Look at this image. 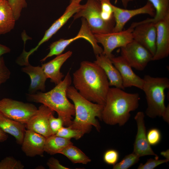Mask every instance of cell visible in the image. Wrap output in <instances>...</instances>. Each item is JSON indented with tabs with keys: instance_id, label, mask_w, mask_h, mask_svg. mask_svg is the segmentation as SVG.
Returning <instances> with one entry per match:
<instances>
[{
	"instance_id": "cell-1",
	"label": "cell",
	"mask_w": 169,
	"mask_h": 169,
	"mask_svg": "<svg viewBox=\"0 0 169 169\" xmlns=\"http://www.w3.org/2000/svg\"><path fill=\"white\" fill-rule=\"evenodd\" d=\"M73 83L74 88L84 98L104 106L110 86L104 71L95 63L82 61L73 74Z\"/></svg>"
},
{
	"instance_id": "cell-2",
	"label": "cell",
	"mask_w": 169,
	"mask_h": 169,
	"mask_svg": "<svg viewBox=\"0 0 169 169\" xmlns=\"http://www.w3.org/2000/svg\"><path fill=\"white\" fill-rule=\"evenodd\" d=\"M138 93H130L115 87L110 88L102 112L101 119L107 124L124 125L129 120L130 112L138 107Z\"/></svg>"
},
{
	"instance_id": "cell-3",
	"label": "cell",
	"mask_w": 169,
	"mask_h": 169,
	"mask_svg": "<svg viewBox=\"0 0 169 169\" xmlns=\"http://www.w3.org/2000/svg\"><path fill=\"white\" fill-rule=\"evenodd\" d=\"M72 79L68 72L64 78L50 90L27 94L28 100L44 105L54 112L63 120L64 125L69 126L75 115L74 104L68 99L67 90L70 85Z\"/></svg>"
},
{
	"instance_id": "cell-4",
	"label": "cell",
	"mask_w": 169,
	"mask_h": 169,
	"mask_svg": "<svg viewBox=\"0 0 169 169\" xmlns=\"http://www.w3.org/2000/svg\"><path fill=\"white\" fill-rule=\"evenodd\" d=\"M67 95L73 102L75 112V118L69 126L81 131L84 134L90 132L92 126L100 132V126L96 118L102 120L104 106L87 100L73 86L68 87Z\"/></svg>"
},
{
	"instance_id": "cell-5",
	"label": "cell",
	"mask_w": 169,
	"mask_h": 169,
	"mask_svg": "<svg viewBox=\"0 0 169 169\" xmlns=\"http://www.w3.org/2000/svg\"><path fill=\"white\" fill-rule=\"evenodd\" d=\"M142 90L146 100L147 107L145 113L151 118L161 117L169 122V106L165 104V90L169 88V79L166 77H153L145 75Z\"/></svg>"
},
{
	"instance_id": "cell-6",
	"label": "cell",
	"mask_w": 169,
	"mask_h": 169,
	"mask_svg": "<svg viewBox=\"0 0 169 169\" xmlns=\"http://www.w3.org/2000/svg\"><path fill=\"white\" fill-rule=\"evenodd\" d=\"M99 0H87L73 16L74 19L82 17L86 20L93 33H106L113 31L115 20L106 22L101 18Z\"/></svg>"
},
{
	"instance_id": "cell-7",
	"label": "cell",
	"mask_w": 169,
	"mask_h": 169,
	"mask_svg": "<svg viewBox=\"0 0 169 169\" xmlns=\"http://www.w3.org/2000/svg\"><path fill=\"white\" fill-rule=\"evenodd\" d=\"M81 21V28L76 36L68 39H60L51 43L49 46V52L40 60L41 61H44L48 58L54 55L57 56L61 54L69 45L80 38H84L90 43L95 55L102 54L103 49L98 44V43L90 30L86 20L82 18Z\"/></svg>"
},
{
	"instance_id": "cell-8",
	"label": "cell",
	"mask_w": 169,
	"mask_h": 169,
	"mask_svg": "<svg viewBox=\"0 0 169 169\" xmlns=\"http://www.w3.org/2000/svg\"><path fill=\"white\" fill-rule=\"evenodd\" d=\"M33 104L3 98L0 100V113L5 116L24 125L36 112Z\"/></svg>"
},
{
	"instance_id": "cell-9",
	"label": "cell",
	"mask_w": 169,
	"mask_h": 169,
	"mask_svg": "<svg viewBox=\"0 0 169 169\" xmlns=\"http://www.w3.org/2000/svg\"><path fill=\"white\" fill-rule=\"evenodd\" d=\"M133 29L130 27L125 30L94 34L97 42L103 47L102 54L110 59L114 56L112 52L115 49L124 47L133 40Z\"/></svg>"
},
{
	"instance_id": "cell-10",
	"label": "cell",
	"mask_w": 169,
	"mask_h": 169,
	"mask_svg": "<svg viewBox=\"0 0 169 169\" xmlns=\"http://www.w3.org/2000/svg\"><path fill=\"white\" fill-rule=\"evenodd\" d=\"M120 53L132 68L139 71L143 70L152 60L153 55L150 52L134 40L121 48Z\"/></svg>"
},
{
	"instance_id": "cell-11",
	"label": "cell",
	"mask_w": 169,
	"mask_h": 169,
	"mask_svg": "<svg viewBox=\"0 0 169 169\" xmlns=\"http://www.w3.org/2000/svg\"><path fill=\"white\" fill-rule=\"evenodd\" d=\"M133 39L147 49L153 56L156 50V29L155 24L143 21L133 23Z\"/></svg>"
},
{
	"instance_id": "cell-12",
	"label": "cell",
	"mask_w": 169,
	"mask_h": 169,
	"mask_svg": "<svg viewBox=\"0 0 169 169\" xmlns=\"http://www.w3.org/2000/svg\"><path fill=\"white\" fill-rule=\"evenodd\" d=\"M113 16L115 24L113 32L123 30L126 24L133 17L141 14H147L154 17L155 9L151 4L148 1L143 6L134 9H127L113 6Z\"/></svg>"
},
{
	"instance_id": "cell-13",
	"label": "cell",
	"mask_w": 169,
	"mask_h": 169,
	"mask_svg": "<svg viewBox=\"0 0 169 169\" xmlns=\"http://www.w3.org/2000/svg\"><path fill=\"white\" fill-rule=\"evenodd\" d=\"M54 111L42 104L36 112L25 125L27 129L41 135L46 138L52 135L49 124V118Z\"/></svg>"
},
{
	"instance_id": "cell-14",
	"label": "cell",
	"mask_w": 169,
	"mask_h": 169,
	"mask_svg": "<svg viewBox=\"0 0 169 169\" xmlns=\"http://www.w3.org/2000/svg\"><path fill=\"white\" fill-rule=\"evenodd\" d=\"M144 117V113L142 111L138 112L134 117L137 124V132L133 152L140 157L149 155L157 156L153 151L147 140Z\"/></svg>"
},
{
	"instance_id": "cell-15",
	"label": "cell",
	"mask_w": 169,
	"mask_h": 169,
	"mask_svg": "<svg viewBox=\"0 0 169 169\" xmlns=\"http://www.w3.org/2000/svg\"><path fill=\"white\" fill-rule=\"evenodd\" d=\"M155 24L156 29V50L152 61L164 59L169 55V15Z\"/></svg>"
},
{
	"instance_id": "cell-16",
	"label": "cell",
	"mask_w": 169,
	"mask_h": 169,
	"mask_svg": "<svg viewBox=\"0 0 169 169\" xmlns=\"http://www.w3.org/2000/svg\"><path fill=\"white\" fill-rule=\"evenodd\" d=\"M110 59L120 74L125 89L133 86L142 90L143 79L134 72L132 67L121 56H114Z\"/></svg>"
},
{
	"instance_id": "cell-17",
	"label": "cell",
	"mask_w": 169,
	"mask_h": 169,
	"mask_svg": "<svg viewBox=\"0 0 169 169\" xmlns=\"http://www.w3.org/2000/svg\"><path fill=\"white\" fill-rule=\"evenodd\" d=\"M82 5L69 4L66 8L63 14L56 20L46 31L45 34L37 45L28 52L25 51L24 54L25 57L28 59L32 54L36 51L43 43L48 41L54 35L72 16L81 8Z\"/></svg>"
},
{
	"instance_id": "cell-18",
	"label": "cell",
	"mask_w": 169,
	"mask_h": 169,
	"mask_svg": "<svg viewBox=\"0 0 169 169\" xmlns=\"http://www.w3.org/2000/svg\"><path fill=\"white\" fill-rule=\"evenodd\" d=\"M46 138L31 130H26L21 144L22 151L28 156H42L44 152V148Z\"/></svg>"
},
{
	"instance_id": "cell-19",
	"label": "cell",
	"mask_w": 169,
	"mask_h": 169,
	"mask_svg": "<svg viewBox=\"0 0 169 169\" xmlns=\"http://www.w3.org/2000/svg\"><path fill=\"white\" fill-rule=\"evenodd\" d=\"M72 54L71 51H68L57 55L49 61L42 64L41 67L47 78H49L50 81L56 85L62 80L64 77V75L60 71L61 66Z\"/></svg>"
},
{
	"instance_id": "cell-20",
	"label": "cell",
	"mask_w": 169,
	"mask_h": 169,
	"mask_svg": "<svg viewBox=\"0 0 169 169\" xmlns=\"http://www.w3.org/2000/svg\"><path fill=\"white\" fill-rule=\"evenodd\" d=\"M95 56L96 60L94 62L104 71L108 79L110 86L124 90L120 74L110 59L103 54Z\"/></svg>"
},
{
	"instance_id": "cell-21",
	"label": "cell",
	"mask_w": 169,
	"mask_h": 169,
	"mask_svg": "<svg viewBox=\"0 0 169 169\" xmlns=\"http://www.w3.org/2000/svg\"><path fill=\"white\" fill-rule=\"evenodd\" d=\"M22 70L28 75L30 79L29 94H34L39 90L45 91V83L47 78L41 66H33L29 64L22 68Z\"/></svg>"
},
{
	"instance_id": "cell-22",
	"label": "cell",
	"mask_w": 169,
	"mask_h": 169,
	"mask_svg": "<svg viewBox=\"0 0 169 169\" xmlns=\"http://www.w3.org/2000/svg\"><path fill=\"white\" fill-rule=\"evenodd\" d=\"M0 128L13 136L16 142L21 145L25 132V125L9 118L0 113Z\"/></svg>"
},
{
	"instance_id": "cell-23",
	"label": "cell",
	"mask_w": 169,
	"mask_h": 169,
	"mask_svg": "<svg viewBox=\"0 0 169 169\" xmlns=\"http://www.w3.org/2000/svg\"><path fill=\"white\" fill-rule=\"evenodd\" d=\"M16 20L7 0L0 2V34L10 31L14 28Z\"/></svg>"
},
{
	"instance_id": "cell-24",
	"label": "cell",
	"mask_w": 169,
	"mask_h": 169,
	"mask_svg": "<svg viewBox=\"0 0 169 169\" xmlns=\"http://www.w3.org/2000/svg\"><path fill=\"white\" fill-rule=\"evenodd\" d=\"M73 144L70 139L55 135H51L46 138L44 150L47 153L53 155L60 153L66 147Z\"/></svg>"
},
{
	"instance_id": "cell-25",
	"label": "cell",
	"mask_w": 169,
	"mask_h": 169,
	"mask_svg": "<svg viewBox=\"0 0 169 169\" xmlns=\"http://www.w3.org/2000/svg\"><path fill=\"white\" fill-rule=\"evenodd\" d=\"M152 5L155 12L153 18L143 21L155 23L169 15V0H148Z\"/></svg>"
},
{
	"instance_id": "cell-26",
	"label": "cell",
	"mask_w": 169,
	"mask_h": 169,
	"mask_svg": "<svg viewBox=\"0 0 169 169\" xmlns=\"http://www.w3.org/2000/svg\"><path fill=\"white\" fill-rule=\"evenodd\" d=\"M66 156L74 163L86 164L91 160L82 151L73 144L68 146L60 153Z\"/></svg>"
},
{
	"instance_id": "cell-27",
	"label": "cell",
	"mask_w": 169,
	"mask_h": 169,
	"mask_svg": "<svg viewBox=\"0 0 169 169\" xmlns=\"http://www.w3.org/2000/svg\"><path fill=\"white\" fill-rule=\"evenodd\" d=\"M101 7L100 15L105 21L114 20L113 16V6L110 0H99Z\"/></svg>"
},
{
	"instance_id": "cell-28",
	"label": "cell",
	"mask_w": 169,
	"mask_h": 169,
	"mask_svg": "<svg viewBox=\"0 0 169 169\" xmlns=\"http://www.w3.org/2000/svg\"><path fill=\"white\" fill-rule=\"evenodd\" d=\"M140 157L132 152L125 156L119 162L113 165V169H128L137 163Z\"/></svg>"
},
{
	"instance_id": "cell-29",
	"label": "cell",
	"mask_w": 169,
	"mask_h": 169,
	"mask_svg": "<svg viewBox=\"0 0 169 169\" xmlns=\"http://www.w3.org/2000/svg\"><path fill=\"white\" fill-rule=\"evenodd\" d=\"M84 134L81 131L71 128L69 126H63L59 129L55 135L64 138L71 139L74 138L78 140Z\"/></svg>"
},
{
	"instance_id": "cell-30",
	"label": "cell",
	"mask_w": 169,
	"mask_h": 169,
	"mask_svg": "<svg viewBox=\"0 0 169 169\" xmlns=\"http://www.w3.org/2000/svg\"><path fill=\"white\" fill-rule=\"evenodd\" d=\"M24 166L12 156H8L0 161V169H23Z\"/></svg>"
},
{
	"instance_id": "cell-31",
	"label": "cell",
	"mask_w": 169,
	"mask_h": 169,
	"mask_svg": "<svg viewBox=\"0 0 169 169\" xmlns=\"http://www.w3.org/2000/svg\"><path fill=\"white\" fill-rule=\"evenodd\" d=\"M13 11L16 21L19 18L22 10L27 6L26 0H7Z\"/></svg>"
},
{
	"instance_id": "cell-32",
	"label": "cell",
	"mask_w": 169,
	"mask_h": 169,
	"mask_svg": "<svg viewBox=\"0 0 169 169\" xmlns=\"http://www.w3.org/2000/svg\"><path fill=\"white\" fill-rule=\"evenodd\" d=\"M148 142L150 146H156L161 141V135L160 131L156 128L149 129L146 134Z\"/></svg>"
},
{
	"instance_id": "cell-33",
	"label": "cell",
	"mask_w": 169,
	"mask_h": 169,
	"mask_svg": "<svg viewBox=\"0 0 169 169\" xmlns=\"http://www.w3.org/2000/svg\"><path fill=\"white\" fill-rule=\"evenodd\" d=\"M119 158V154L118 151L115 149H110L105 151L103 159L106 164L114 165L117 163Z\"/></svg>"
},
{
	"instance_id": "cell-34",
	"label": "cell",
	"mask_w": 169,
	"mask_h": 169,
	"mask_svg": "<svg viewBox=\"0 0 169 169\" xmlns=\"http://www.w3.org/2000/svg\"><path fill=\"white\" fill-rule=\"evenodd\" d=\"M169 161L166 159L159 160L158 156H156L155 159L150 158L147 160V161L144 164H140L137 169H153L161 164L167 163Z\"/></svg>"
},
{
	"instance_id": "cell-35",
	"label": "cell",
	"mask_w": 169,
	"mask_h": 169,
	"mask_svg": "<svg viewBox=\"0 0 169 169\" xmlns=\"http://www.w3.org/2000/svg\"><path fill=\"white\" fill-rule=\"evenodd\" d=\"M54 114H52L49 118V124L52 135H55L58 130L64 125L62 119L59 117H55Z\"/></svg>"
},
{
	"instance_id": "cell-36",
	"label": "cell",
	"mask_w": 169,
	"mask_h": 169,
	"mask_svg": "<svg viewBox=\"0 0 169 169\" xmlns=\"http://www.w3.org/2000/svg\"><path fill=\"white\" fill-rule=\"evenodd\" d=\"M11 72L5 64L3 57H0V86L10 78Z\"/></svg>"
},
{
	"instance_id": "cell-37",
	"label": "cell",
	"mask_w": 169,
	"mask_h": 169,
	"mask_svg": "<svg viewBox=\"0 0 169 169\" xmlns=\"http://www.w3.org/2000/svg\"><path fill=\"white\" fill-rule=\"evenodd\" d=\"M47 164L50 169H69V168L63 166L57 159L51 157L48 161Z\"/></svg>"
},
{
	"instance_id": "cell-38",
	"label": "cell",
	"mask_w": 169,
	"mask_h": 169,
	"mask_svg": "<svg viewBox=\"0 0 169 169\" xmlns=\"http://www.w3.org/2000/svg\"><path fill=\"white\" fill-rule=\"evenodd\" d=\"M82 0H70L69 4H79ZM117 0H116V1ZM125 8H126L129 3L133 0H120Z\"/></svg>"
},
{
	"instance_id": "cell-39",
	"label": "cell",
	"mask_w": 169,
	"mask_h": 169,
	"mask_svg": "<svg viewBox=\"0 0 169 169\" xmlns=\"http://www.w3.org/2000/svg\"><path fill=\"white\" fill-rule=\"evenodd\" d=\"M10 51L9 47L0 44V57L3 55L10 52Z\"/></svg>"
},
{
	"instance_id": "cell-40",
	"label": "cell",
	"mask_w": 169,
	"mask_h": 169,
	"mask_svg": "<svg viewBox=\"0 0 169 169\" xmlns=\"http://www.w3.org/2000/svg\"><path fill=\"white\" fill-rule=\"evenodd\" d=\"M8 137L7 133L4 131L0 128V142H3L6 141Z\"/></svg>"
},
{
	"instance_id": "cell-41",
	"label": "cell",
	"mask_w": 169,
	"mask_h": 169,
	"mask_svg": "<svg viewBox=\"0 0 169 169\" xmlns=\"http://www.w3.org/2000/svg\"><path fill=\"white\" fill-rule=\"evenodd\" d=\"M161 155L169 160V151L167 150L165 151H162L161 153Z\"/></svg>"
},
{
	"instance_id": "cell-42",
	"label": "cell",
	"mask_w": 169,
	"mask_h": 169,
	"mask_svg": "<svg viewBox=\"0 0 169 169\" xmlns=\"http://www.w3.org/2000/svg\"><path fill=\"white\" fill-rule=\"evenodd\" d=\"M1 1V0H0V2Z\"/></svg>"
}]
</instances>
